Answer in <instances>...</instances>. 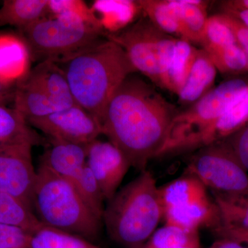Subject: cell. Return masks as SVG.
Here are the masks:
<instances>
[{
  "mask_svg": "<svg viewBox=\"0 0 248 248\" xmlns=\"http://www.w3.org/2000/svg\"><path fill=\"white\" fill-rule=\"evenodd\" d=\"M211 59L217 71L225 75H236L248 71V61L237 44L202 48Z\"/></svg>",
  "mask_w": 248,
  "mask_h": 248,
  "instance_id": "obj_27",
  "label": "cell"
},
{
  "mask_svg": "<svg viewBox=\"0 0 248 248\" xmlns=\"http://www.w3.org/2000/svg\"><path fill=\"white\" fill-rule=\"evenodd\" d=\"M27 123L50 140L77 144L89 145L102 134L99 121L78 105L31 119Z\"/></svg>",
  "mask_w": 248,
  "mask_h": 248,
  "instance_id": "obj_11",
  "label": "cell"
},
{
  "mask_svg": "<svg viewBox=\"0 0 248 248\" xmlns=\"http://www.w3.org/2000/svg\"><path fill=\"white\" fill-rule=\"evenodd\" d=\"M221 141L224 142L248 172V123Z\"/></svg>",
  "mask_w": 248,
  "mask_h": 248,
  "instance_id": "obj_35",
  "label": "cell"
},
{
  "mask_svg": "<svg viewBox=\"0 0 248 248\" xmlns=\"http://www.w3.org/2000/svg\"><path fill=\"white\" fill-rule=\"evenodd\" d=\"M76 187L91 211L102 220L104 213V196L89 166L86 164L82 170L74 179L70 181Z\"/></svg>",
  "mask_w": 248,
  "mask_h": 248,
  "instance_id": "obj_30",
  "label": "cell"
},
{
  "mask_svg": "<svg viewBox=\"0 0 248 248\" xmlns=\"http://www.w3.org/2000/svg\"><path fill=\"white\" fill-rule=\"evenodd\" d=\"M34 146L37 144L31 140L0 146V192L20 201L32 210L37 179L32 157Z\"/></svg>",
  "mask_w": 248,
  "mask_h": 248,
  "instance_id": "obj_9",
  "label": "cell"
},
{
  "mask_svg": "<svg viewBox=\"0 0 248 248\" xmlns=\"http://www.w3.org/2000/svg\"><path fill=\"white\" fill-rule=\"evenodd\" d=\"M198 52L199 49L194 47L192 44L177 38L175 53L163 82V89L179 94L190 75Z\"/></svg>",
  "mask_w": 248,
  "mask_h": 248,
  "instance_id": "obj_21",
  "label": "cell"
},
{
  "mask_svg": "<svg viewBox=\"0 0 248 248\" xmlns=\"http://www.w3.org/2000/svg\"><path fill=\"white\" fill-rule=\"evenodd\" d=\"M200 248V245H199V246H186V247H179V248Z\"/></svg>",
  "mask_w": 248,
  "mask_h": 248,
  "instance_id": "obj_42",
  "label": "cell"
},
{
  "mask_svg": "<svg viewBox=\"0 0 248 248\" xmlns=\"http://www.w3.org/2000/svg\"><path fill=\"white\" fill-rule=\"evenodd\" d=\"M29 73L42 86L57 111L78 105L64 73L53 60L41 62Z\"/></svg>",
  "mask_w": 248,
  "mask_h": 248,
  "instance_id": "obj_15",
  "label": "cell"
},
{
  "mask_svg": "<svg viewBox=\"0 0 248 248\" xmlns=\"http://www.w3.org/2000/svg\"><path fill=\"white\" fill-rule=\"evenodd\" d=\"M32 210L43 226L93 240L102 220L82 200L71 182L40 164L32 199Z\"/></svg>",
  "mask_w": 248,
  "mask_h": 248,
  "instance_id": "obj_4",
  "label": "cell"
},
{
  "mask_svg": "<svg viewBox=\"0 0 248 248\" xmlns=\"http://www.w3.org/2000/svg\"><path fill=\"white\" fill-rule=\"evenodd\" d=\"M217 68L203 49H199L197 58L185 84L178 94L179 103L190 106L208 94L215 84Z\"/></svg>",
  "mask_w": 248,
  "mask_h": 248,
  "instance_id": "obj_16",
  "label": "cell"
},
{
  "mask_svg": "<svg viewBox=\"0 0 248 248\" xmlns=\"http://www.w3.org/2000/svg\"><path fill=\"white\" fill-rule=\"evenodd\" d=\"M91 8L106 35L128 27L141 10L138 1L128 0H97Z\"/></svg>",
  "mask_w": 248,
  "mask_h": 248,
  "instance_id": "obj_18",
  "label": "cell"
},
{
  "mask_svg": "<svg viewBox=\"0 0 248 248\" xmlns=\"http://www.w3.org/2000/svg\"><path fill=\"white\" fill-rule=\"evenodd\" d=\"M16 85L4 84L0 81V99L2 100L14 101Z\"/></svg>",
  "mask_w": 248,
  "mask_h": 248,
  "instance_id": "obj_40",
  "label": "cell"
},
{
  "mask_svg": "<svg viewBox=\"0 0 248 248\" xmlns=\"http://www.w3.org/2000/svg\"><path fill=\"white\" fill-rule=\"evenodd\" d=\"M32 236L19 227L0 223V248H29Z\"/></svg>",
  "mask_w": 248,
  "mask_h": 248,
  "instance_id": "obj_34",
  "label": "cell"
},
{
  "mask_svg": "<svg viewBox=\"0 0 248 248\" xmlns=\"http://www.w3.org/2000/svg\"><path fill=\"white\" fill-rule=\"evenodd\" d=\"M33 60L66 58L105 37L100 28L73 15L43 17L21 30Z\"/></svg>",
  "mask_w": 248,
  "mask_h": 248,
  "instance_id": "obj_6",
  "label": "cell"
},
{
  "mask_svg": "<svg viewBox=\"0 0 248 248\" xmlns=\"http://www.w3.org/2000/svg\"><path fill=\"white\" fill-rule=\"evenodd\" d=\"M212 194L221 214V226L248 231V195Z\"/></svg>",
  "mask_w": 248,
  "mask_h": 248,
  "instance_id": "obj_26",
  "label": "cell"
},
{
  "mask_svg": "<svg viewBox=\"0 0 248 248\" xmlns=\"http://www.w3.org/2000/svg\"><path fill=\"white\" fill-rule=\"evenodd\" d=\"M50 141L51 145L41 156L40 164L70 182L87 164V145Z\"/></svg>",
  "mask_w": 248,
  "mask_h": 248,
  "instance_id": "obj_13",
  "label": "cell"
},
{
  "mask_svg": "<svg viewBox=\"0 0 248 248\" xmlns=\"http://www.w3.org/2000/svg\"><path fill=\"white\" fill-rule=\"evenodd\" d=\"M234 36L230 28L221 22L217 15L208 17L202 47L223 46L236 45Z\"/></svg>",
  "mask_w": 248,
  "mask_h": 248,
  "instance_id": "obj_32",
  "label": "cell"
},
{
  "mask_svg": "<svg viewBox=\"0 0 248 248\" xmlns=\"http://www.w3.org/2000/svg\"><path fill=\"white\" fill-rule=\"evenodd\" d=\"M55 62L64 73L76 104L100 124L116 91L138 72L124 49L107 37Z\"/></svg>",
  "mask_w": 248,
  "mask_h": 248,
  "instance_id": "obj_2",
  "label": "cell"
},
{
  "mask_svg": "<svg viewBox=\"0 0 248 248\" xmlns=\"http://www.w3.org/2000/svg\"><path fill=\"white\" fill-rule=\"evenodd\" d=\"M217 16L230 28L234 36L236 44L244 50L248 61V27L231 15L221 13L217 14Z\"/></svg>",
  "mask_w": 248,
  "mask_h": 248,
  "instance_id": "obj_36",
  "label": "cell"
},
{
  "mask_svg": "<svg viewBox=\"0 0 248 248\" xmlns=\"http://www.w3.org/2000/svg\"><path fill=\"white\" fill-rule=\"evenodd\" d=\"M9 102L8 101L2 100V99H0V104H7Z\"/></svg>",
  "mask_w": 248,
  "mask_h": 248,
  "instance_id": "obj_43",
  "label": "cell"
},
{
  "mask_svg": "<svg viewBox=\"0 0 248 248\" xmlns=\"http://www.w3.org/2000/svg\"><path fill=\"white\" fill-rule=\"evenodd\" d=\"M176 42L177 38L165 32H163L158 41L156 46V62L161 88L174 58Z\"/></svg>",
  "mask_w": 248,
  "mask_h": 248,
  "instance_id": "obj_33",
  "label": "cell"
},
{
  "mask_svg": "<svg viewBox=\"0 0 248 248\" xmlns=\"http://www.w3.org/2000/svg\"><path fill=\"white\" fill-rule=\"evenodd\" d=\"M248 123V86L230 103L220 117L210 138L208 145L228 138Z\"/></svg>",
  "mask_w": 248,
  "mask_h": 248,
  "instance_id": "obj_22",
  "label": "cell"
},
{
  "mask_svg": "<svg viewBox=\"0 0 248 248\" xmlns=\"http://www.w3.org/2000/svg\"><path fill=\"white\" fill-rule=\"evenodd\" d=\"M21 140H31L37 146L46 143L45 139L31 128L14 107L9 108L6 104H0V146Z\"/></svg>",
  "mask_w": 248,
  "mask_h": 248,
  "instance_id": "obj_23",
  "label": "cell"
},
{
  "mask_svg": "<svg viewBox=\"0 0 248 248\" xmlns=\"http://www.w3.org/2000/svg\"><path fill=\"white\" fill-rule=\"evenodd\" d=\"M29 248H100L89 240L43 226L32 234Z\"/></svg>",
  "mask_w": 248,
  "mask_h": 248,
  "instance_id": "obj_28",
  "label": "cell"
},
{
  "mask_svg": "<svg viewBox=\"0 0 248 248\" xmlns=\"http://www.w3.org/2000/svg\"><path fill=\"white\" fill-rule=\"evenodd\" d=\"M0 223L22 228L32 234L43 225L31 209L20 201L0 192Z\"/></svg>",
  "mask_w": 248,
  "mask_h": 248,
  "instance_id": "obj_25",
  "label": "cell"
},
{
  "mask_svg": "<svg viewBox=\"0 0 248 248\" xmlns=\"http://www.w3.org/2000/svg\"><path fill=\"white\" fill-rule=\"evenodd\" d=\"M30 52L23 38L0 34V81L16 85L30 72Z\"/></svg>",
  "mask_w": 248,
  "mask_h": 248,
  "instance_id": "obj_14",
  "label": "cell"
},
{
  "mask_svg": "<svg viewBox=\"0 0 248 248\" xmlns=\"http://www.w3.org/2000/svg\"><path fill=\"white\" fill-rule=\"evenodd\" d=\"M186 172L212 193L248 195V172L221 140L197 150L187 162Z\"/></svg>",
  "mask_w": 248,
  "mask_h": 248,
  "instance_id": "obj_8",
  "label": "cell"
},
{
  "mask_svg": "<svg viewBox=\"0 0 248 248\" xmlns=\"http://www.w3.org/2000/svg\"><path fill=\"white\" fill-rule=\"evenodd\" d=\"M178 112L153 86L132 74L106 109L101 122L102 134L141 172L157 156Z\"/></svg>",
  "mask_w": 248,
  "mask_h": 248,
  "instance_id": "obj_1",
  "label": "cell"
},
{
  "mask_svg": "<svg viewBox=\"0 0 248 248\" xmlns=\"http://www.w3.org/2000/svg\"><path fill=\"white\" fill-rule=\"evenodd\" d=\"M163 32L147 18L130 24L120 32L107 34L105 37L124 49L137 71L161 87L156 46Z\"/></svg>",
  "mask_w": 248,
  "mask_h": 248,
  "instance_id": "obj_10",
  "label": "cell"
},
{
  "mask_svg": "<svg viewBox=\"0 0 248 248\" xmlns=\"http://www.w3.org/2000/svg\"><path fill=\"white\" fill-rule=\"evenodd\" d=\"M48 14L51 15L52 17H57L62 15H73L81 17L85 22L102 29L97 18L93 14L91 6H88L84 1L49 0Z\"/></svg>",
  "mask_w": 248,
  "mask_h": 248,
  "instance_id": "obj_31",
  "label": "cell"
},
{
  "mask_svg": "<svg viewBox=\"0 0 248 248\" xmlns=\"http://www.w3.org/2000/svg\"><path fill=\"white\" fill-rule=\"evenodd\" d=\"M14 102L15 108L27 122L57 111L42 86L29 73L16 84Z\"/></svg>",
  "mask_w": 248,
  "mask_h": 248,
  "instance_id": "obj_17",
  "label": "cell"
},
{
  "mask_svg": "<svg viewBox=\"0 0 248 248\" xmlns=\"http://www.w3.org/2000/svg\"><path fill=\"white\" fill-rule=\"evenodd\" d=\"M248 81L236 78L213 88L200 100L179 112L170 125L158 157L197 151L206 146L215 125L230 103L247 87Z\"/></svg>",
  "mask_w": 248,
  "mask_h": 248,
  "instance_id": "obj_5",
  "label": "cell"
},
{
  "mask_svg": "<svg viewBox=\"0 0 248 248\" xmlns=\"http://www.w3.org/2000/svg\"><path fill=\"white\" fill-rule=\"evenodd\" d=\"M212 231L218 239L226 238L248 246V231L221 226Z\"/></svg>",
  "mask_w": 248,
  "mask_h": 248,
  "instance_id": "obj_37",
  "label": "cell"
},
{
  "mask_svg": "<svg viewBox=\"0 0 248 248\" xmlns=\"http://www.w3.org/2000/svg\"><path fill=\"white\" fill-rule=\"evenodd\" d=\"M209 248H248L246 245L234 240L218 238Z\"/></svg>",
  "mask_w": 248,
  "mask_h": 248,
  "instance_id": "obj_39",
  "label": "cell"
},
{
  "mask_svg": "<svg viewBox=\"0 0 248 248\" xmlns=\"http://www.w3.org/2000/svg\"><path fill=\"white\" fill-rule=\"evenodd\" d=\"M165 224L199 231H211L221 225V214L208 189L199 179L186 173L182 177L159 187Z\"/></svg>",
  "mask_w": 248,
  "mask_h": 248,
  "instance_id": "obj_7",
  "label": "cell"
},
{
  "mask_svg": "<svg viewBox=\"0 0 248 248\" xmlns=\"http://www.w3.org/2000/svg\"><path fill=\"white\" fill-rule=\"evenodd\" d=\"M48 14V0H4L0 7V27L13 26L21 31Z\"/></svg>",
  "mask_w": 248,
  "mask_h": 248,
  "instance_id": "obj_20",
  "label": "cell"
},
{
  "mask_svg": "<svg viewBox=\"0 0 248 248\" xmlns=\"http://www.w3.org/2000/svg\"><path fill=\"white\" fill-rule=\"evenodd\" d=\"M225 14L231 15L233 17L241 21L243 24H244L246 27H248V10L245 11H231V12H227Z\"/></svg>",
  "mask_w": 248,
  "mask_h": 248,
  "instance_id": "obj_41",
  "label": "cell"
},
{
  "mask_svg": "<svg viewBox=\"0 0 248 248\" xmlns=\"http://www.w3.org/2000/svg\"><path fill=\"white\" fill-rule=\"evenodd\" d=\"M163 218L159 187L146 169L108 201L102 222L115 242L126 248H141Z\"/></svg>",
  "mask_w": 248,
  "mask_h": 248,
  "instance_id": "obj_3",
  "label": "cell"
},
{
  "mask_svg": "<svg viewBox=\"0 0 248 248\" xmlns=\"http://www.w3.org/2000/svg\"><path fill=\"white\" fill-rule=\"evenodd\" d=\"M223 13L248 10V0H230L221 2Z\"/></svg>",
  "mask_w": 248,
  "mask_h": 248,
  "instance_id": "obj_38",
  "label": "cell"
},
{
  "mask_svg": "<svg viewBox=\"0 0 248 248\" xmlns=\"http://www.w3.org/2000/svg\"><path fill=\"white\" fill-rule=\"evenodd\" d=\"M87 165L104 200H110L131 167L125 155L110 141L94 140L87 145Z\"/></svg>",
  "mask_w": 248,
  "mask_h": 248,
  "instance_id": "obj_12",
  "label": "cell"
},
{
  "mask_svg": "<svg viewBox=\"0 0 248 248\" xmlns=\"http://www.w3.org/2000/svg\"><path fill=\"white\" fill-rule=\"evenodd\" d=\"M173 2L179 17L181 40L201 45L208 19L207 3L200 0H173Z\"/></svg>",
  "mask_w": 248,
  "mask_h": 248,
  "instance_id": "obj_19",
  "label": "cell"
},
{
  "mask_svg": "<svg viewBox=\"0 0 248 248\" xmlns=\"http://www.w3.org/2000/svg\"><path fill=\"white\" fill-rule=\"evenodd\" d=\"M200 245L199 231L165 224L156 230L141 248H174Z\"/></svg>",
  "mask_w": 248,
  "mask_h": 248,
  "instance_id": "obj_29",
  "label": "cell"
},
{
  "mask_svg": "<svg viewBox=\"0 0 248 248\" xmlns=\"http://www.w3.org/2000/svg\"><path fill=\"white\" fill-rule=\"evenodd\" d=\"M140 9L160 31L181 37L180 24L173 0H140Z\"/></svg>",
  "mask_w": 248,
  "mask_h": 248,
  "instance_id": "obj_24",
  "label": "cell"
}]
</instances>
